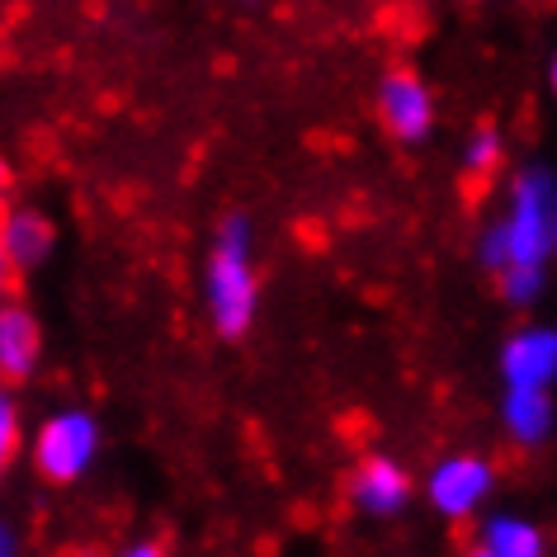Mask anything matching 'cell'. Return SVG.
Listing matches in <instances>:
<instances>
[{"label": "cell", "instance_id": "cell-2", "mask_svg": "<svg viewBox=\"0 0 557 557\" xmlns=\"http://www.w3.org/2000/svg\"><path fill=\"white\" fill-rule=\"evenodd\" d=\"M203 298H208V322L218 336H246L260 308V274L250 260V227L246 218H227L213 236L203 264Z\"/></svg>", "mask_w": 557, "mask_h": 557}, {"label": "cell", "instance_id": "cell-16", "mask_svg": "<svg viewBox=\"0 0 557 557\" xmlns=\"http://www.w3.org/2000/svg\"><path fill=\"white\" fill-rule=\"evenodd\" d=\"M10 274H15V264H10L5 250H0V302H5V294H10Z\"/></svg>", "mask_w": 557, "mask_h": 557}, {"label": "cell", "instance_id": "cell-6", "mask_svg": "<svg viewBox=\"0 0 557 557\" xmlns=\"http://www.w3.org/2000/svg\"><path fill=\"white\" fill-rule=\"evenodd\" d=\"M411 492H416L411 472L387 454L359 458V468L350 472V500L369 520H393V515H401L411 506Z\"/></svg>", "mask_w": 557, "mask_h": 557}, {"label": "cell", "instance_id": "cell-1", "mask_svg": "<svg viewBox=\"0 0 557 557\" xmlns=\"http://www.w3.org/2000/svg\"><path fill=\"white\" fill-rule=\"evenodd\" d=\"M557 256V175L548 165H524L510 180L506 213L478 236L482 270L500 274L506 264H548Z\"/></svg>", "mask_w": 557, "mask_h": 557}, {"label": "cell", "instance_id": "cell-20", "mask_svg": "<svg viewBox=\"0 0 557 557\" xmlns=\"http://www.w3.org/2000/svg\"><path fill=\"white\" fill-rule=\"evenodd\" d=\"M463 557H496V553H486V548H482V543H472V548H468Z\"/></svg>", "mask_w": 557, "mask_h": 557}, {"label": "cell", "instance_id": "cell-12", "mask_svg": "<svg viewBox=\"0 0 557 557\" xmlns=\"http://www.w3.org/2000/svg\"><path fill=\"white\" fill-rule=\"evenodd\" d=\"M506 161V137H500L496 123H478L463 143V175L468 180H492Z\"/></svg>", "mask_w": 557, "mask_h": 557}, {"label": "cell", "instance_id": "cell-7", "mask_svg": "<svg viewBox=\"0 0 557 557\" xmlns=\"http://www.w3.org/2000/svg\"><path fill=\"white\" fill-rule=\"evenodd\" d=\"M496 364L506 387H557V326H520Z\"/></svg>", "mask_w": 557, "mask_h": 557}, {"label": "cell", "instance_id": "cell-4", "mask_svg": "<svg viewBox=\"0 0 557 557\" xmlns=\"http://www.w3.org/2000/svg\"><path fill=\"white\" fill-rule=\"evenodd\" d=\"M421 492L444 520H472L496 492V463L486 454H449L425 472Z\"/></svg>", "mask_w": 557, "mask_h": 557}, {"label": "cell", "instance_id": "cell-9", "mask_svg": "<svg viewBox=\"0 0 557 557\" xmlns=\"http://www.w3.org/2000/svg\"><path fill=\"white\" fill-rule=\"evenodd\" d=\"M44 355V331L24 302H0V383H24Z\"/></svg>", "mask_w": 557, "mask_h": 557}, {"label": "cell", "instance_id": "cell-13", "mask_svg": "<svg viewBox=\"0 0 557 557\" xmlns=\"http://www.w3.org/2000/svg\"><path fill=\"white\" fill-rule=\"evenodd\" d=\"M496 288L510 308H534L543 288H548V264H506L496 274Z\"/></svg>", "mask_w": 557, "mask_h": 557}, {"label": "cell", "instance_id": "cell-3", "mask_svg": "<svg viewBox=\"0 0 557 557\" xmlns=\"http://www.w3.org/2000/svg\"><path fill=\"white\" fill-rule=\"evenodd\" d=\"M95 454H100V421L81 407L48 416L34 435V468H38V478L52 486L81 482L90 472Z\"/></svg>", "mask_w": 557, "mask_h": 557}, {"label": "cell", "instance_id": "cell-15", "mask_svg": "<svg viewBox=\"0 0 557 557\" xmlns=\"http://www.w3.org/2000/svg\"><path fill=\"white\" fill-rule=\"evenodd\" d=\"M0 557H20V539H15V529H10L5 520H0Z\"/></svg>", "mask_w": 557, "mask_h": 557}, {"label": "cell", "instance_id": "cell-19", "mask_svg": "<svg viewBox=\"0 0 557 557\" xmlns=\"http://www.w3.org/2000/svg\"><path fill=\"white\" fill-rule=\"evenodd\" d=\"M5 189H10V165L0 161V199H5Z\"/></svg>", "mask_w": 557, "mask_h": 557}, {"label": "cell", "instance_id": "cell-17", "mask_svg": "<svg viewBox=\"0 0 557 557\" xmlns=\"http://www.w3.org/2000/svg\"><path fill=\"white\" fill-rule=\"evenodd\" d=\"M119 557H161L157 543H133V548H123Z\"/></svg>", "mask_w": 557, "mask_h": 557}, {"label": "cell", "instance_id": "cell-18", "mask_svg": "<svg viewBox=\"0 0 557 557\" xmlns=\"http://www.w3.org/2000/svg\"><path fill=\"white\" fill-rule=\"evenodd\" d=\"M548 90L557 95V52H553V58H548Z\"/></svg>", "mask_w": 557, "mask_h": 557}, {"label": "cell", "instance_id": "cell-8", "mask_svg": "<svg viewBox=\"0 0 557 557\" xmlns=\"http://www.w3.org/2000/svg\"><path fill=\"white\" fill-rule=\"evenodd\" d=\"M500 425H506L510 444H520V449L548 444L557 430L553 387H506V397H500Z\"/></svg>", "mask_w": 557, "mask_h": 557}, {"label": "cell", "instance_id": "cell-11", "mask_svg": "<svg viewBox=\"0 0 557 557\" xmlns=\"http://www.w3.org/2000/svg\"><path fill=\"white\" fill-rule=\"evenodd\" d=\"M478 543L496 557H548V534H543L534 520L510 515V510L486 515L482 529H478Z\"/></svg>", "mask_w": 557, "mask_h": 557}, {"label": "cell", "instance_id": "cell-5", "mask_svg": "<svg viewBox=\"0 0 557 557\" xmlns=\"http://www.w3.org/2000/svg\"><path fill=\"white\" fill-rule=\"evenodd\" d=\"M435 90L425 86L416 72L407 66H393L383 81H379V123L383 133L401 147H421L430 133H435Z\"/></svg>", "mask_w": 557, "mask_h": 557}, {"label": "cell", "instance_id": "cell-14", "mask_svg": "<svg viewBox=\"0 0 557 557\" xmlns=\"http://www.w3.org/2000/svg\"><path fill=\"white\" fill-rule=\"evenodd\" d=\"M20 401L0 387V478L10 472V463H15V454H20Z\"/></svg>", "mask_w": 557, "mask_h": 557}, {"label": "cell", "instance_id": "cell-10", "mask_svg": "<svg viewBox=\"0 0 557 557\" xmlns=\"http://www.w3.org/2000/svg\"><path fill=\"white\" fill-rule=\"evenodd\" d=\"M52 246H58V232H52V222L44 213H34V208H15V213L0 218V250H5V260L15 264V270H38Z\"/></svg>", "mask_w": 557, "mask_h": 557}]
</instances>
